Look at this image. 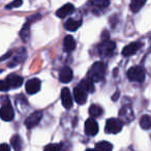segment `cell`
I'll return each mask as SVG.
<instances>
[{
  "mask_svg": "<svg viewBox=\"0 0 151 151\" xmlns=\"http://www.w3.org/2000/svg\"><path fill=\"white\" fill-rule=\"evenodd\" d=\"M99 124L93 118H89V119L86 120V122H85V132H86V134L93 137L99 132Z\"/></svg>",
  "mask_w": 151,
  "mask_h": 151,
  "instance_id": "cell-11",
  "label": "cell"
},
{
  "mask_svg": "<svg viewBox=\"0 0 151 151\" xmlns=\"http://www.w3.org/2000/svg\"><path fill=\"white\" fill-rule=\"evenodd\" d=\"M118 96H119V92H116V94H115V95H113V97H112V99H113V101H115L116 99H118Z\"/></svg>",
  "mask_w": 151,
  "mask_h": 151,
  "instance_id": "cell-32",
  "label": "cell"
},
{
  "mask_svg": "<svg viewBox=\"0 0 151 151\" xmlns=\"http://www.w3.org/2000/svg\"><path fill=\"white\" fill-rule=\"evenodd\" d=\"M119 117H120V120H121L123 123H128V122L132 121L134 116V112H132V107L125 106V107L122 108L119 112Z\"/></svg>",
  "mask_w": 151,
  "mask_h": 151,
  "instance_id": "cell-9",
  "label": "cell"
},
{
  "mask_svg": "<svg viewBox=\"0 0 151 151\" xmlns=\"http://www.w3.org/2000/svg\"><path fill=\"white\" fill-rule=\"evenodd\" d=\"M112 149H113V145L107 141H101L95 144V150L97 151H112Z\"/></svg>",
  "mask_w": 151,
  "mask_h": 151,
  "instance_id": "cell-22",
  "label": "cell"
},
{
  "mask_svg": "<svg viewBox=\"0 0 151 151\" xmlns=\"http://www.w3.org/2000/svg\"><path fill=\"white\" fill-rule=\"evenodd\" d=\"M82 24V20H73V19H68L65 23V29L68 31H76Z\"/></svg>",
  "mask_w": 151,
  "mask_h": 151,
  "instance_id": "cell-19",
  "label": "cell"
},
{
  "mask_svg": "<svg viewBox=\"0 0 151 151\" xmlns=\"http://www.w3.org/2000/svg\"><path fill=\"white\" fill-rule=\"evenodd\" d=\"M127 78L132 82L142 83L145 80V71L142 67L134 66L128 69L127 71Z\"/></svg>",
  "mask_w": 151,
  "mask_h": 151,
  "instance_id": "cell-2",
  "label": "cell"
},
{
  "mask_svg": "<svg viewBox=\"0 0 151 151\" xmlns=\"http://www.w3.org/2000/svg\"><path fill=\"white\" fill-rule=\"evenodd\" d=\"M103 1H109V0H103Z\"/></svg>",
  "mask_w": 151,
  "mask_h": 151,
  "instance_id": "cell-34",
  "label": "cell"
},
{
  "mask_svg": "<svg viewBox=\"0 0 151 151\" xmlns=\"http://www.w3.org/2000/svg\"><path fill=\"white\" fill-rule=\"evenodd\" d=\"M63 48L66 52H73L76 49V40L71 35H66L63 40Z\"/></svg>",
  "mask_w": 151,
  "mask_h": 151,
  "instance_id": "cell-17",
  "label": "cell"
},
{
  "mask_svg": "<svg viewBox=\"0 0 151 151\" xmlns=\"http://www.w3.org/2000/svg\"><path fill=\"white\" fill-rule=\"evenodd\" d=\"M122 126H123V122L120 119L111 118V119H108L106 122L105 130L107 134H118L119 132H121Z\"/></svg>",
  "mask_w": 151,
  "mask_h": 151,
  "instance_id": "cell-4",
  "label": "cell"
},
{
  "mask_svg": "<svg viewBox=\"0 0 151 151\" xmlns=\"http://www.w3.org/2000/svg\"><path fill=\"white\" fill-rule=\"evenodd\" d=\"M103 109L99 105H91L90 108H89V114H90L91 117H99V116L103 115Z\"/></svg>",
  "mask_w": 151,
  "mask_h": 151,
  "instance_id": "cell-23",
  "label": "cell"
},
{
  "mask_svg": "<svg viewBox=\"0 0 151 151\" xmlns=\"http://www.w3.org/2000/svg\"><path fill=\"white\" fill-rule=\"evenodd\" d=\"M140 125L143 129H150L151 128V117L149 115H144L140 119Z\"/></svg>",
  "mask_w": 151,
  "mask_h": 151,
  "instance_id": "cell-24",
  "label": "cell"
},
{
  "mask_svg": "<svg viewBox=\"0 0 151 151\" xmlns=\"http://www.w3.org/2000/svg\"><path fill=\"white\" fill-rule=\"evenodd\" d=\"M5 81L9 84V88H19L23 84V78L18 75H15V73H12V75L7 76V78L5 79Z\"/></svg>",
  "mask_w": 151,
  "mask_h": 151,
  "instance_id": "cell-14",
  "label": "cell"
},
{
  "mask_svg": "<svg viewBox=\"0 0 151 151\" xmlns=\"http://www.w3.org/2000/svg\"><path fill=\"white\" fill-rule=\"evenodd\" d=\"M22 3H23V1L22 0H14L13 2L9 3V4H7L6 6H5V9H17V7H20L22 5Z\"/></svg>",
  "mask_w": 151,
  "mask_h": 151,
  "instance_id": "cell-27",
  "label": "cell"
},
{
  "mask_svg": "<svg viewBox=\"0 0 151 151\" xmlns=\"http://www.w3.org/2000/svg\"><path fill=\"white\" fill-rule=\"evenodd\" d=\"M40 86H42V83L38 79L33 78V79H30L26 82L25 84V89H26V92L28 94H35L40 91Z\"/></svg>",
  "mask_w": 151,
  "mask_h": 151,
  "instance_id": "cell-7",
  "label": "cell"
},
{
  "mask_svg": "<svg viewBox=\"0 0 151 151\" xmlns=\"http://www.w3.org/2000/svg\"><path fill=\"white\" fill-rule=\"evenodd\" d=\"M61 101H62V106L65 109H70L73 105V101L70 92H69V89L66 87H64L61 90Z\"/></svg>",
  "mask_w": 151,
  "mask_h": 151,
  "instance_id": "cell-12",
  "label": "cell"
},
{
  "mask_svg": "<svg viewBox=\"0 0 151 151\" xmlns=\"http://www.w3.org/2000/svg\"><path fill=\"white\" fill-rule=\"evenodd\" d=\"M106 73V64L103 62H95L88 70L87 77L93 82H99L104 79Z\"/></svg>",
  "mask_w": 151,
  "mask_h": 151,
  "instance_id": "cell-1",
  "label": "cell"
},
{
  "mask_svg": "<svg viewBox=\"0 0 151 151\" xmlns=\"http://www.w3.org/2000/svg\"><path fill=\"white\" fill-rule=\"evenodd\" d=\"M73 70L69 67L64 66L59 71V80L62 83H69L73 80Z\"/></svg>",
  "mask_w": 151,
  "mask_h": 151,
  "instance_id": "cell-16",
  "label": "cell"
},
{
  "mask_svg": "<svg viewBox=\"0 0 151 151\" xmlns=\"http://www.w3.org/2000/svg\"><path fill=\"white\" fill-rule=\"evenodd\" d=\"M143 44L140 42H132V44L127 45L123 48L122 50V55L125 57H128V56H132L134 55L141 48H142Z\"/></svg>",
  "mask_w": 151,
  "mask_h": 151,
  "instance_id": "cell-10",
  "label": "cell"
},
{
  "mask_svg": "<svg viewBox=\"0 0 151 151\" xmlns=\"http://www.w3.org/2000/svg\"><path fill=\"white\" fill-rule=\"evenodd\" d=\"M0 73H2V70H1V69H0Z\"/></svg>",
  "mask_w": 151,
  "mask_h": 151,
  "instance_id": "cell-35",
  "label": "cell"
},
{
  "mask_svg": "<svg viewBox=\"0 0 151 151\" xmlns=\"http://www.w3.org/2000/svg\"><path fill=\"white\" fill-rule=\"evenodd\" d=\"M73 12H75V6H73L71 3H66V4L61 6L60 9L56 12V16L58 18H61V19H64V18L70 16Z\"/></svg>",
  "mask_w": 151,
  "mask_h": 151,
  "instance_id": "cell-15",
  "label": "cell"
},
{
  "mask_svg": "<svg viewBox=\"0 0 151 151\" xmlns=\"http://www.w3.org/2000/svg\"><path fill=\"white\" fill-rule=\"evenodd\" d=\"M104 35H103V38H104V40H106V37L107 38H109V33H108V31L106 32V31H104Z\"/></svg>",
  "mask_w": 151,
  "mask_h": 151,
  "instance_id": "cell-31",
  "label": "cell"
},
{
  "mask_svg": "<svg viewBox=\"0 0 151 151\" xmlns=\"http://www.w3.org/2000/svg\"><path fill=\"white\" fill-rule=\"evenodd\" d=\"M73 97H75V101L77 104L84 105L87 101V92L83 90L80 86H78L73 89Z\"/></svg>",
  "mask_w": 151,
  "mask_h": 151,
  "instance_id": "cell-13",
  "label": "cell"
},
{
  "mask_svg": "<svg viewBox=\"0 0 151 151\" xmlns=\"http://www.w3.org/2000/svg\"><path fill=\"white\" fill-rule=\"evenodd\" d=\"M9 89H11V88H9L6 81L5 80L0 81V91H7Z\"/></svg>",
  "mask_w": 151,
  "mask_h": 151,
  "instance_id": "cell-28",
  "label": "cell"
},
{
  "mask_svg": "<svg viewBox=\"0 0 151 151\" xmlns=\"http://www.w3.org/2000/svg\"><path fill=\"white\" fill-rule=\"evenodd\" d=\"M0 151H11V148L7 144H0Z\"/></svg>",
  "mask_w": 151,
  "mask_h": 151,
  "instance_id": "cell-29",
  "label": "cell"
},
{
  "mask_svg": "<svg viewBox=\"0 0 151 151\" xmlns=\"http://www.w3.org/2000/svg\"><path fill=\"white\" fill-rule=\"evenodd\" d=\"M0 117L4 121H12L15 118V112L9 104H5L0 109Z\"/></svg>",
  "mask_w": 151,
  "mask_h": 151,
  "instance_id": "cell-8",
  "label": "cell"
},
{
  "mask_svg": "<svg viewBox=\"0 0 151 151\" xmlns=\"http://www.w3.org/2000/svg\"><path fill=\"white\" fill-rule=\"evenodd\" d=\"M42 18V16L40 15H34L32 16V17H30L29 19L27 20V22L25 23V25L23 26V28H22L21 32H20V36H21V38L24 40V42H26V40H28V37H29V29H30V25H31L33 22H35L36 20L40 19Z\"/></svg>",
  "mask_w": 151,
  "mask_h": 151,
  "instance_id": "cell-6",
  "label": "cell"
},
{
  "mask_svg": "<svg viewBox=\"0 0 151 151\" xmlns=\"http://www.w3.org/2000/svg\"><path fill=\"white\" fill-rule=\"evenodd\" d=\"M25 58H26V50L25 49H20V50L18 51L17 55L14 57V61L12 63H9V66H14L15 64L16 65L19 64L22 61L25 60Z\"/></svg>",
  "mask_w": 151,
  "mask_h": 151,
  "instance_id": "cell-20",
  "label": "cell"
},
{
  "mask_svg": "<svg viewBox=\"0 0 151 151\" xmlns=\"http://www.w3.org/2000/svg\"><path fill=\"white\" fill-rule=\"evenodd\" d=\"M116 44L112 40H106L99 46V53L103 57H110L114 54Z\"/></svg>",
  "mask_w": 151,
  "mask_h": 151,
  "instance_id": "cell-3",
  "label": "cell"
},
{
  "mask_svg": "<svg viewBox=\"0 0 151 151\" xmlns=\"http://www.w3.org/2000/svg\"><path fill=\"white\" fill-rule=\"evenodd\" d=\"M44 151H61V146L59 144H49L45 147Z\"/></svg>",
  "mask_w": 151,
  "mask_h": 151,
  "instance_id": "cell-26",
  "label": "cell"
},
{
  "mask_svg": "<svg viewBox=\"0 0 151 151\" xmlns=\"http://www.w3.org/2000/svg\"><path fill=\"white\" fill-rule=\"evenodd\" d=\"M93 81H91L90 79H84V80H82L80 82V84H79V86L81 87V88L83 89V90H85L86 92H94L95 90V87H94V84H93Z\"/></svg>",
  "mask_w": 151,
  "mask_h": 151,
  "instance_id": "cell-18",
  "label": "cell"
},
{
  "mask_svg": "<svg viewBox=\"0 0 151 151\" xmlns=\"http://www.w3.org/2000/svg\"><path fill=\"white\" fill-rule=\"evenodd\" d=\"M11 144L13 146V148L15 149V151H21L23 143H22V139L19 134H14L11 139Z\"/></svg>",
  "mask_w": 151,
  "mask_h": 151,
  "instance_id": "cell-21",
  "label": "cell"
},
{
  "mask_svg": "<svg viewBox=\"0 0 151 151\" xmlns=\"http://www.w3.org/2000/svg\"><path fill=\"white\" fill-rule=\"evenodd\" d=\"M42 118V112L40 111H36L34 113H32L31 115H29L25 120V125L27 128L31 129V128H34L35 126H37V124L40 122Z\"/></svg>",
  "mask_w": 151,
  "mask_h": 151,
  "instance_id": "cell-5",
  "label": "cell"
},
{
  "mask_svg": "<svg viewBox=\"0 0 151 151\" xmlns=\"http://www.w3.org/2000/svg\"><path fill=\"white\" fill-rule=\"evenodd\" d=\"M11 55H12V52H9V53H7V54H5L4 56H3V57H1V58H0V61H3L5 58H9V57L11 56Z\"/></svg>",
  "mask_w": 151,
  "mask_h": 151,
  "instance_id": "cell-30",
  "label": "cell"
},
{
  "mask_svg": "<svg viewBox=\"0 0 151 151\" xmlns=\"http://www.w3.org/2000/svg\"><path fill=\"white\" fill-rule=\"evenodd\" d=\"M86 151H97V150H95V149H87Z\"/></svg>",
  "mask_w": 151,
  "mask_h": 151,
  "instance_id": "cell-33",
  "label": "cell"
},
{
  "mask_svg": "<svg viewBox=\"0 0 151 151\" xmlns=\"http://www.w3.org/2000/svg\"><path fill=\"white\" fill-rule=\"evenodd\" d=\"M145 2H146V0H132V3H130L132 12H134V13L139 12L145 4Z\"/></svg>",
  "mask_w": 151,
  "mask_h": 151,
  "instance_id": "cell-25",
  "label": "cell"
}]
</instances>
